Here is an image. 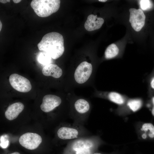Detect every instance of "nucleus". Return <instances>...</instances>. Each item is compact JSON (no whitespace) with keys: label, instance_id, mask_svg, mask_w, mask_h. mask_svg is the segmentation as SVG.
<instances>
[{"label":"nucleus","instance_id":"obj_5","mask_svg":"<svg viewBox=\"0 0 154 154\" xmlns=\"http://www.w3.org/2000/svg\"><path fill=\"white\" fill-rule=\"evenodd\" d=\"M59 0H33L31 3L35 13L40 17H46L55 13L59 9Z\"/></svg>","mask_w":154,"mask_h":154},{"label":"nucleus","instance_id":"obj_4","mask_svg":"<svg viewBox=\"0 0 154 154\" xmlns=\"http://www.w3.org/2000/svg\"><path fill=\"white\" fill-rule=\"evenodd\" d=\"M92 135L84 126L72 123H68L60 127L56 132L58 139L68 143L83 137Z\"/></svg>","mask_w":154,"mask_h":154},{"label":"nucleus","instance_id":"obj_27","mask_svg":"<svg viewBox=\"0 0 154 154\" xmlns=\"http://www.w3.org/2000/svg\"><path fill=\"white\" fill-rule=\"evenodd\" d=\"M10 154H20V153L18 152H14V153H11Z\"/></svg>","mask_w":154,"mask_h":154},{"label":"nucleus","instance_id":"obj_26","mask_svg":"<svg viewBox=\"0 0 154 154\" xmlns=\"http://www.w3.org/2000/svg\"><path fill=\"white\" fill-rule=\"evenodd\" d=\"M2 23L1 22V21H0V31H1V30L2 29Z\"/></svg>","mask_w":154,"mask_h":154},{"label":"nucleus","instance_id":"obj_24","mask_svg":"<svg viewBox=\"0 0 154 154\" xmlns=\"http://www.w3.org/2000/svg\"><path fill=\"white\" fill-rule=\"evenodd\" d=\"M13 2L16 3H17L20 2L21 0H13Z\"/></svg>","mask_w":154,"mask_h":154},{"label":"nucleus","instance_id":"obj_2","mask_svg":"<svg viewBox=\"0 0 154 154\" xmlns=\"http://www.w3.org/2000/svg\"><path fill=\"white\" fill-rule=\"evenodd\" d=\"M91 108L90 103L85 99H70V118L73 123L84 126L88 121Z\"/></svg>","mask_w":154,"mask_h":154},{"label":"nucleus","instance_id":"obj_14","mask_svg":"<svg viewBox=\"0 0 154 154\" xmlns=\"http://www.w3.org/2000/svg\"><path fill=\"white\" fill-rule=\"evenodd\" d=\"M42 72L45 76L58 78L62 76L63 72L62 69L57 65L52 64L44 66L42 70Z\"/></svg>","mask_w":154,"mask_h":154},{"label":"nucleus","instance_id":"obj_1","mask_svg":"<svg viewBox=\"0 0 154 154\" xmlns=\"http://www.w3.org/2000/svg\"><path fill=\"white\" fill-rule=\"evenodd\" d=\"M37 46L40 51L46 52L53 59L60 57L64 50L63 37L56 32L48 33L44 35Z\"/></svg>","mask_w":154,"mask_h":154},{"label":"nucleus","instance_id":"obj_16","mask_svg":"<svg viewBox=\"0 0 154 154\" xmlns=\"http://www.w3.org/2000/svg\"><path fill=\"white\" fill-rule=\"evenodd\" d=\"M143 102L140 98H131L127 100V106L133 112L139 110L142 106Z\"/></svg>","mask_w":154,"mask_h":154},{"label":"nucleus","instance_id":"obj_13","mask_svg":"<svg viewBox=\"0 0 154 154\" xmlns=\"http://www.w3.org/2000/svg\"><path fill=\"white\" fill-rule=\"evenodd\" d=\"M104 22V20L102 18L98 17L96 15L91 14L88 16L84 26L87 31H93L100 28Z\"/></svg>","mask_w":154,"mask_h":154},{"label":"nucleus","instance_id":"obj_10","mask_svg":"<svg viewBox=\"0 0 154 154\" xmlns=\"http://www.w3.org/2000/svg\"><path fill=\"white\" fill-rule=\"evenodd\" d=\"M62 103V100L60 97L54 95H46L42 99L40 108L43 112L48 113L59 107Z\"/></svg>","mask_w":154,"mask_h":154},{"label":"nucleus","instance_id":"obj_29","mask_svg":"<svg viewBox=\"0 0 154 154\" xmlns=\"http://www.w3.org/2000/svg\"><path fill=\"white\" fill-rule=\"evenodd\" d=\"M93 154H102L99 153H93Z\"/></svg>","mask_w":154,"mask_h":154},{"label":"nucleus","instance_id":"obj_25","mask_svg":"<svg viewBox=\"0 0 154 154\" xmlns=\"http://www.w3.org/2000/svg\"><path fill=\"white\" fill-rule=\"evenodd\" d=\"M142 137L144 139H145L146 138V133H145L143 134L142 135Z\"/></svg>","mask_w":154,"mask_h":154},{"label":"nucleus","instance_id":"obj_28","mask_svg":"<svg viewBox=\"0 0 154 154\" xmlns=\"http://www.w3.org/2000/svg\"><path fill=\"white\" fill-rule=\"evenodd\" d=\"M98 1L100 2H105L107 0H98Z\"/></svg>","mask_w":154,"mask_h":154},{"label":"nucleus","instance_id":"obj_15","mask_svg":"<svg viewBox=\"0 0 154 154\" xmlns=\"http://www.w3.org/2000/svg\"><path fill=\"white\" fill-rule=\"evenodd\" d=\"M119 49L114 44L110 45L106 49L104 53V57L106 59L114 58L118 56Z\"/></svg>","mask_w":154,"mask_h":154},{"label":"nucleus","instance_id":"obj_21","mask_svg":"<svg viewBox=\"0 0 154 154\" xmlns=\"http://www.w3.org/2000/svg\"><path fill=\"white\" fill-rule=\"evenodd\" d=\"M0 141V145L2 148H5L7 146L8 144V140L3 139V138L1 137Z\"/></svg>","mask_w":154,"mask_h":154},{"label":"nucleus","instance_id":"obj_17","mask_svg":"<svg viewBox=\"0 0 154 154\" xmlns=\"http://www.w3.org/2000/svg\"><path fill=\"white\" fill-rule=\"evenodd\" d=\"M52 59L50 56L44 51L39 52L37 56L38 62L45 66L52 64Z\"/></svg>","mask_w":154,"mask_h":154},{"label":"nucleus","instance_id":"obj_18","mask_svg":"<svg viewBox=\"0 0 154 154\" xmlns=\"http://www.w3.org/2000/svg\"><path fill=\"white\" fill-rule=\"evenodd\" d=\"M141 130L145 131L149 130L150 131L149 134V136L151 138L154 137V126L152 124L150 123H144L143 125Z\"/></svg>","mask_w":154,"mask_h":154},{"label":"nucleus","instance_id":"obj_20","mask_svg":"<svg viewBox=\"0 0 154 154\" xmlns=\"http://www.w3.org/2000/svg\"><path fill=\"white\" fill-rule=\"evenodd\" d=\"M148 82L149 93H151L154 92V71L150 76Z\"/></svg>","mask_w":154,"mask_h":154},{"label":"nucleus","instance_id":"obj_9","mask_svg":"<svg viewBox=\"0 0 154 154\" xmlns=\"http://www.w3.org/2000/svg\"><path fill=\"white\" fill-rule=\"evenodd\" d=\"M129 22L133 28L136 31H139L144 25L145 16L140 9L134 8L129 9Z\"/></svg>","mask_w":154,"mask_h":154},{"label":"nucleus","instance_id":"obj_7","mask_svg":"<svg viewBox=\"0 0 154 154\" xmlns=\"http://www.w3.org/2000/svg\"><path fill=\"white\" fill-rule=\"evenodd\" d=\"M9 82L11 86L16 90L21 92H27L31 89L30 81L26 78L17 74L9 76Z\"/></svg>","mask_w":154,"mask_h":154},{"label":"nucleus","instance_id":"obj_8","mask_svg":"<svg viewBox=\"0 0 154 154\" xmlns=\"http://www.w3.org/2000/svg\"><path fill=\"white\" fill-rule=\"evenodd\" d=\"M42 141L41 137L38 134L34 133L27 132L22 135L19 139L21 145L29 150L37 148Z\"/></svg>","mask_w":154,"mask_h":154},{"label":"nucleus","instance_id":"obj_12","mask_svg":"<svg viewBox=\"0 0 154 154\" xmlns=\"http://www.w3.org/2000/svg\"><path fill=\"white\" fill-rule=\"evenodd\" d=\"M24 108V104L20 102L10 105L5 112V117L9 120H14L18 117L23 110Z\"/></svg>","mask_w":154,"mask_h":154},{"label":"nucleus","instance_id":"obj_23","mask_svg":"<svg viewBox=\"0 0 154 154\" xmlns=\"http://www.w3.org/2000/svg\"><path fill=\"white\" fill-rule=\"evenodd\" d=\"M10 0H0V2L1 3H5L8 2H10Z\"/></svg>","mask_w":154,"mask_h":154},{"label":"nucleus","instance_id":"obj_22","mask_svg":"<svg viewBox=\"0 0 154 154\" xmlns=\"http://www.w3.org/2000/svg\"><path fill=\"white\" fill-rule=\"evenodd\" d=\"M152 102L153 104V107L152 109L151 112L153 115L154 116V96L152 98Z\"/></svg>","mask_w":154,"mask_h":154},{"label":"nucleus","instance_id":"obj_6","mask_svg":"<svg viewBox=\"0 0 154 154\" xmlns=\"http://www.w3.org/2000/svg\"><path fill=\"white\" fill-rule=\"evenodd\" d=\"M93 71L92 65L86 61L81 62L77 67L74 71V78L78 84L85 83L89 79Z\"/></svg>","mask_w":154,"mask_h":154},{"label":"nucleus","instance_id":"obj_3","mask_svg":"<svg viewBox=\"0 0 154 154\" xmlns=\"http://www.w3.org/2000/svg\"><path fill=\"white\" fill-rule=\"evenodd\" d=\"M97 136L92 135L81 137L68 143V154H93L99 141Z\"/></svg>","mask_w":154,"mask_h":154},{"label":"nucleus","instance_id":"obj_11","mask_svg":"<svg viewBox=\"0 0 154 154\" xmlns=\"http://www.w3.org/2000/svg\"><path fill=\"white\" fill-rule=\"evenodd\" d=\"M98 95L99 97L106 98L119 105L124 104L128 98L125 95L115 91L99 92Z\"/></svg>","mask_w":154,"mask_h":154},{"label":"nucleus","instance_id":"obj_19","mask_svg":"<svg viewBox=\"0 0 154 154\" xmlns=\"http://www.w3.org/2000/svg\"><path fill=\"white\" fill-rule=\"evenodd\" d=\"M140 5L141 9L144 10L150 8L151 7V2L149 0L140 1Z\"/></svg>","mask_w":154,"mask_h":154}]
</instances>
